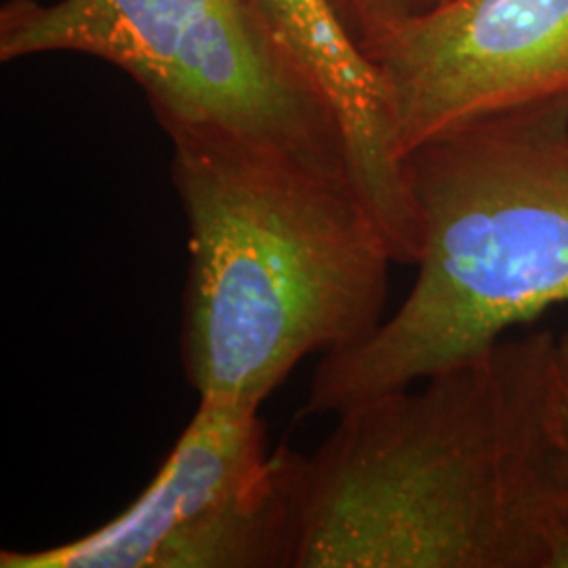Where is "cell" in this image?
Masks as SVG:
<instances>
[{"label":"cell","mask_w":568,"mask_h":568,"mask_svg":"<svg viewBox=\"0 0 568 568\" xmlns=\"http://www.w3.org/2000/svg\"><path fill=\"white\" fill-rule=\"evenodd\" d=\"M288 514L257 408L201 400L142 495L102 528L2 568H286Z\"/></svg>","instance_id":"cell-5"},{"label":"cell","mask_w":568,"mask_h":568,"mask_svg":"<svg viewBox=\"0 0 568 568\" xmlns=\"http://www.w3.org/2000/svg\"><path fill=\"white\" fill-rule=\"evenodd\" d=\"M554 375H556V392L560 406V427H562V445L568 459V333L556 335L554 345ZM560 568H568V548L562 554Z\"/></svg>","instance_id":"cell-9"},{"label":"cell","mask_w":568,"mask_h":568,"mask_svg":"<svg viewBox=\"0 0 568 568\" xmlns=\"http://www.w3.org/2000/svg\"><path fill=\"white\" fill-rule=\"evenodd\" d=\"M556 335L528 333L337 415L312 455L274 450L286 568H560L568 459Z\"/></svg>","instance_id":"cell-1"},{"label":"cell","mask_w":568,"mask_h":568,"mask_svg":"<svg viewBox=\"0 0 568 568\" xmlns=\"http://www.w3.org/2000/svg\"><path fill=\"white\" fill-rule=\"evenodd\" d=\"M447 2L448 0H333L347 30L361 42L363 49Z\"/></svg>","instance_id":"cell-8"},{"label":"cell","mask_w":568,"mask_h":568,"mask_svg":"<svg viewBox=\"0 0 568 568\" xmlns=\"http://www.w3.org/2000/svg\"><path fill=\"white\" fill-rule=\"evenodd\" d=\"M417 281L365 342L326 354L305 415L424 382L568 304V95L471 122L405 159Z\"/></svg>","instance_id":"cell-3"},{"label":"cell","mask_w":568,"mask_h":568,"mask_svg":"<svg viewBox=\"0 0 568 568\" xmlns=\"http://www.w3.org/2000/svg\"><path fill=\"white\" fill-rule=\"evenodd\" d=\"M41 53L122 70L171 142L239 143L354 185L339 122L262 0H9L0 60Z\"/></svg>","instance_id":"cell-4"},{"label":"cell","mask_w":568,"mask_h":568,"mask_svg":"<svg viewBox=\"0 0 568 568\" xmlns=\"http://www.w3.org/2000/svg\"><path fill=\"white\" fill-rule=\"evenodd\" d=\"M398 156L471 122L568 95V0H448L366 44Z\"/></svg>","instance_id":"cell-6"},{"label":"cell","mask_w":568,"mask_h":568,"mask_svg":"<svg viewBox=\"0 0 568 568\" xmlns=\"http://www.w3.org/2000/svg\"><path fill=\"white\" fill-rule=\"evenodd\" d=\"M173 148L190 232L185 375L201 400L260 410L310 354L384 323L394 255L347 180L239 143Z\"/></svg>","instance_id":"cell-2"},{"label":"cell","mask_w":568,"mask_h":568,"mask_svg":"<svg viewBox=\"0 0 568 568\" xmlns=\"http://www.w3.org/2000/svg\"><path fill=\"white\" fill-rule=\"evenodd\" d=\"M262 2L286 49L339 122L352 182L386 234L394 262L417 264L422 222L377 65L352 37L333 0Z\"/></svg>","instance_id":"cell-7"}]
</instances>
